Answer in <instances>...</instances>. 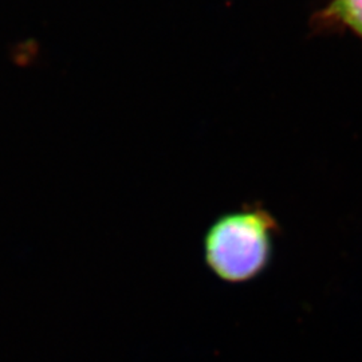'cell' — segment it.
<instances>
[{
  "mask_svg": "<svg viewBox=\"0 0 362 362\" xmlns=\"http://www.w3.org/2000/svg\"><path fill=\"white\" fill-rule=\"evenodd\" d=\"M276 231L275 220L258 208L221 216L211 226L204 239L209 269L231 284L258 276L272 259Z\"/></svg>",
  "mask_w": 362,
  "mask_h": 362,
  "instance_id": "obj_1",
  "label": "cell"
},
{
  "mask_svg": "<svg viewBox=\"0 0 362 362\" xmlns=\"http://www.w3.org/2000/svg\"><path fill=\"white\" fill-rule=\"evenodd\" d=\"M333 13L362 35V0H334Z\"/></svg>",
  "mask_w": 362,
  "mask_h": 362,
  "instance_id": "obj_2",
  "label": "cell"
}]
</instances>
